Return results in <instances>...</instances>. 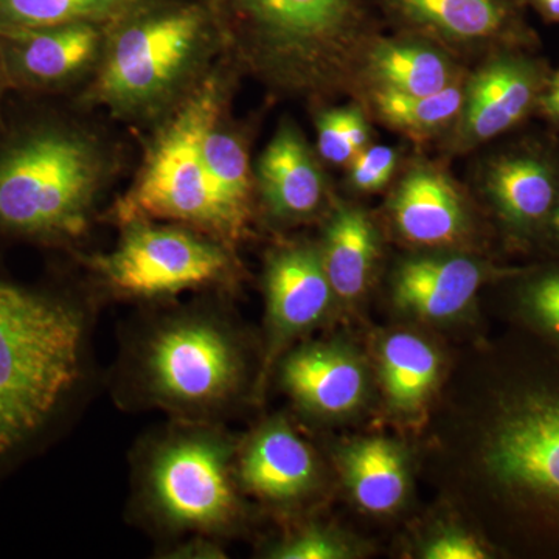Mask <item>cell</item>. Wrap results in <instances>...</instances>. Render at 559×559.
Here are the masks:
<instances>
[{
	"label": "cell",
	"mask_w": 559,
	"mask_h": 559,
	"mask_svg": "<svg viewBox=\"0 0 559 559\" xmlns=\"http://www.w3.org/2000/svg\"><path fill=\"white\" fill-rule=\"evenodd\" d=\"M527 307L540 325L559 336V274L547 275L530 286Z\"/></svg>",
	"instance_id": "f1b7e54d"
},
{
	"label": "cell",
	"mask_w": 559,
	"mask_h": 559,
	"mask_svg": "<svg viewBox=\"0 0 559 559\" xmlns=\"http://www.w3.org/2000/svg\"><path fill=\"white\" fill-rule=\"evenodd\" d=\"M370 72L381 90L428 95L451 86L452 66L440 51L411 43H385L370 57Z\"/></svg>",
	"instance_id": "7402d4cb"
},
{
	"label": "cell",
	"mask_w": 559,
	"mask_h": 559,
	"mask_svg": "<svg viewBox=\"0 0 559 559\" xmlns=\"http://www.w3.org/2000/svg\"><path fill=\"white\" fill-rule=\"evenodd\" d=\"M377 248V234L360 210L342 209L334 215L320 252L333 293L342 299H355L364 293Z\"/></svg>",
	"instance_id": "ac0fdd59"
},
{
	"label": "cell",
	"mask_w": 559,
	"mask_h": 559,
	"mask_svg": "<svg viewBox=\"0 0 559 559\" xmlns=\"http://www.w3.org/2000/svg\"><path fill=\"white\" fill-rule=\"evenodd\" d=\"M536 9L550 21H559V0H533Z\"/></svg>",
	"instance_id": "d6a6232c"
},
{
	"label": "cell",
	"mask_w": 559,
	"mask_h": 559,
	"mask_svg": "<svg viewBox=\"0 0 559 559\" xmlns=\"http://www.w3.org/2000/svg\"><path fill=\"white\" fill-rule=\"evenodd\" d=\"M396 153L389 146H371L353 159L352 180L359 190H380L392 178Z\"/></svg>",
	"instance_id": "4316f807"
},
{
	"label": "cell",
	"mask_w": 559,
	"mask_h": 559,
	"mask_svg": "<svg viewBox=\"0 0 559 559\" xmlns=\"http://www.w3.org/2000/svg\"><path fill=\"white\" fill-rule=\"evenodd\" d=\"M429 559H484L487 554L473 538L463 535H447L433 540L426 550Z\"/></svg>",
	"instance_id": "f546056e"
},
{
	"label": "cell",
	"mask_w": 559,
	"mask_h": 559,
	"mask_svg": "<svg viewBox=\"0 0 559 559\" xmlns=\"http://www.w3.org/2000/svg\"><path fill=\"white\" fill-rule=\"evenodd\" d=\"M369 140V124L355 108L331 109L318 119L320 156L334 165L355 159Z\"/></svg>",
	"instance_id": "484cf974"
},
{
	"label": "cell",
	"mask_w": 559,
	"mask_h": 559,
	"mask_svg": "<svg viewBox=\"0 0 559 559\" xmlns=\"http://www.w3.org/2000/svg\"><path fill=\"white\" fill-rule=\"evenodd\" d=\"M108 25L76 22L0 31V57L13 94L39 98L79 94L98 68Z\"/></svg>",
	"instance_id": "30bf717a"
},
{
	"label": "cell",
	"mask_w": 559,
	"mask_h": 559,
	"mask_svg": "<svg viewBox=\"0 0 559 559\" xmlns=\"http://www.w3.org/2000/svg\"><path fill=\"white\" fill-rule=\"evenodd\" d=\"M463 102L465 94L454 84L428 95H404L385 90L374 94V105L382 119L412 135L433 134L448 127L459 116Z\"/></svg>",
	"instance_id": "d4e9b609"
},
{
	"label": "cell",
	"mask_w": 559,
	"mask_h": 559,
	"mask_svg": "<svg viewBox=\"0 0 559 559\" xmlns=\"http://www.w3.org/2000/svg\"><path fill=\"white\" fill-rule=\"evenodd\" d=\"M135 403L213 423L242 382L240 345L207 305L168 312L140 334L127 364Z\"/></svg>",
	"instance_id": "8992f818"
},
{
	"label": "cell",
	"mask_w": 559,
	"mask_h": 559,
	"mask_svg": "<svg viewBox=\"0 0 559 559\" xmlns=\"http://www.w3.org/2000/svg\"><path fill=\"white\" fill-rule=\"evenodd\" d=\"M554 226H555V230H557L558 235H559V202H558L557 209H555V213H554Z\"/></svg>",
	"instance_id": "e575fe53"
},
{
	"label": "cell",
	"mask_w": 559,
	"mask_h": 559,
	"mask_svg": "<svg viewBox=\"0 0 559 559\" xmlns=\"http://www.w3.org/2000/svg\"><path fill=\"white\" fill-rule=\"evenodd\" d=\"M226 55L223 36L200 0H140L108 25L79 108L150 130L182 105Z\"/></svg>",
	"instance_id": "3957f363"
},
{
	"label": "cell",
	"mask_w": 559,
	"mask_h": 559,
	"mask_svg": "<svg viewBox=\"0 0 559 559\" xmlns=\"http://www.w3.org/2000/svg\"><path fill=\"white\" fill-rule=\"evenodd\" d=\"M140 0H0V31L50 25L112 24Z\"/></svg>",
	"instance_id": "cb8c5ba5"
},
{
	"label": "cell",
	"mask_w": 559,
	"mask_h": 559,
	"mask_svg": "<svg viewBox=\"0 0 559 559\" xmlns=\"http://www.w3.org/2000/svg\"><path fill=\"white\" fill-rule=\"evenodd\" d=\"M238 70L288 92L322 90L347 32L352 0H200Z\"/></svg>",
	"instance_id": "52a82bcc"
},
{
	"label": "cell",
	"mask_w": 559,
	"mask_h": 559,
	"mask_svg": "<svg viewBox=\"0 0 559 559\" xmlns=\"http://www.w3.org/2000/svg\"><path fill=\"white\" fill-rule=\"evenodd\" d=\"M264 290L272 349L318 325L333 294L319 250L308 245L272 250Z\"/></svg>",
	"instance_id": "8fae6325"
},
{
	"label": "cell",
	"mask_w": 559,
	"mask_h": 559,
	"mask_svg": "<svg viewBox=\"0 0 559 559\" xmlns=\"http://www.w3.org/2000/svg\"><path fill=\"white\" fill-rule=\"evenodd\" d=\"M540 105L544 110L557 120L559 123V72L550 81L549 87H547L546 94L540 97Z\"/></svg>",
	"instance_id": "1f68e13d"
},
{
	"label": "cell",
	"mask_w": 559,
	"mask_h": 559,
	"mask_svg": "<svg viewBox=\"0 0 559 559\" xmlns=\"http://www.w3.org/2000/svg\"><path fill=\"white\" fill-rule=\"evenodd\" d=\"M22 97L0 114V241L73 249L123 175V143L91 110Z\"/></svg>",
	"instance_id": "7a4b0ae2"
},
{
	"label": "cell",
	"mask_w": 559,
	"mask_h": 559,
	"mask_svg": "<svg viewBox=\"0 0 559 559\" xmlns=\"http://www.w3.org/2000/svg\"><path fill=\"white\" fill-rule=\"evenodd\" d=\"M135 507L151 527L179 538H219L240 520L229 440L213 423L175 419L135 460Z\"/></svg>",
	"instance_id": "5b68a950"
},
{
	"label": "cell",
	"mask_w": 559,
	"mask_h": 559,
	"mask_svg": "<svg viewBox=\"0 0 559 559\" xmlns=\"http://www.w3.org/2000/svg\"><path fill=\"white\" fill-rule=\"evenodd\" d=\"M393 219L406 240L450 245L465 227V210L447 176L429 168L409 173L392 201Z\"/></svg>",
	"instance_id": "2e32d148"
},
{
	"label": "cell",
	"mask_w": 559,
	"mask_h": 559,
	"mask_svg": "<svg viewBox=\"0 0 559 559\" xmlns=\"http://www.w3.org/2000/svg\"><path fill=\"white\" fill-rule=\"evenodd\" d=\"M278 559H334L342 558L341 547L329 536L308 530L283 543L271 554Z\"/></svg>",
	"instance_id": "83f0119b"
},
{
	"label": "cell",
	"mask_w": 559,
	"mask_h": 559,
	"mask_svg": "<svg viewBox=\"0 0 559 559\" xmlns=\"http://www.w3.org/2000/svg\"><path fill=\"white\" fill-rule=\"evenodd\" d=\"M119 229L109 252L80 255L98 288L114 299L171 300L235 280V249L200 230L165 221H134Z\"/></svg>",
	"instance_id": "ba28073f"
},
{
	"label": "cell",
	"mask_w": 559,
	"mask_h": 559,
	"mask_svg": "<svg viewBox=\"0 0 559 559\" xmlns=\"http://www.w3.org/2000/svg\"><path fill=\"white\" fill-rule=\"evenodd\" d=\"M282 382L305 411L330 417L355 409L366 390L359 364L340 349L323 345L290 353L282 366Z\"/></svg>",
	"instance_id": "9a60e30c"
},
{
	"label": "cell",
	"mask_w": 559,
	"mask_h": 559,
	"mask_svg": "<svg viewBox=\"0 0 559 559\" xmlns=\"http://www.w3.org/2000/svg\"><path fill=\"white\" fill-rule=\"evenodd\" d=\"M480 282V267L471 260H411L396 275L395 301L423 319H450L465 310Z\"/></svg>",
	"instance_id": "e0dca14e"
},
{
	"label": "cell",
	"mask_w": 559,
	"mask_h": 559,
	"mask_svg": "<svg viewBox=\"0 0 559 559\" xmlns=\"http://www.w3.org/2000/svg\"><path fill=\"white\" fill-rule=\"evenodd\" d=\"M253 176L263 207L280 223H300L322 209L325 178L307 140L290 121L280 124Z\"/></svg>",
	"instance_id": "7c38bea8"
},
{
	"label": "cell",
	"mask_w": 559,
	"mask_h": 559,
	"mask_svg": "<svg viewBox=\"0 0 559 559\" xmlns=\"http://www.w3.org/2000/svg\"><path fill=\"white\" fill-rule=\"evenodd\" d=\"M538 92V75L525 61L502 58L471 81L462 108V134L469 143L485 142L527 116Z\"/></svg>",
	"instance_id": "5bb4252c"
},
{
	"label": "cell",
	"mask_w": 559,
	"mask_h": 559,
	"mask_svg": "<svg viewBox=\"0 0 559 559\" xmlns=\"http://www.w3.org/2000/svg\"><path fill=\"white\" fill-rule=\"evenodd\" d=\"M11 91L9 76H7L5 66H3L2 57H0V114L5 108V103L9 100Z\"/></svg>",
	"instance_id": "836d02e7"
},
{
	"label": "cell",
	"mask_w": 559,
	"mask_h": 559,
	"mask_svg": "<svg viewBox=\"0 0 559 559\" xmlns=\"http://www.w3.org/2000/svg\"><path fill=\"white\" fill-rule=\"evenodd\" d=\"M500 487L559 525V390H528L500 414L487 448Z\"/></svg>",
	"instance_id": "9c48e42d"
},
{
	"label": "cell",
	"mask_w": 559,
	"mask_h": 559,
	"mask_svg": "<svg viewBox=\"0 0 559 559\" xmlns=\"http://www.w3.org/2000/svg\"><path fill=\"white\" fill-rule=\"evenodd\" d=\"M240 487L272 503H293L314 487L318 465L307 441L288 423L272 421L257 430L238 455Z\"/></svg>",
	"instance_id": "4fadbf2b"
},
{
	"label": "cell",
	"mask_w": 559,
	"mask_h": 559,
	"mask_svg": "<svg viewBox=\"0 0 559 559\" xmlns=\"http://www.w3.org/2000/svg\"><path fill=\"white\" fill-rule=\"evenodd\" d=\"M415 24L452 39H480L502 31L511 10L506 0H390Z\"/></svg>",
	"instance_id": "44dd1931"
},
{
	"label": "cell",
	"mask_w": 559,
	"mask_h": 559,
	"mask_svg": "<svg viewBox=\"0 0 559 559\" xmlns=\"http://www.w3.org/2000/svg\"><path fill=\"white\" fill-rule=\"evenodd\" d=\"M168 558H221L224 557V551L213 538H205V536H189V538L180 540L176 547H171L167 551Z\"/></svg>",
	"instance_id": "4dcf8cb0"
},
{
	"label": "cell",
	"mask_w": 559,
	"mask_h": 559,
	"mask_svg": "<svg viewBox=\"0 0 559 559\" xmlns=\"http://www.w3.org/2000/svg\"><path fill=\"white\" fill-rule=\"evenodd\" d=\"M84 330L75 301L0 278V459L46 428L75 388Z\"/></svg>",
	"instance_id": "277c9868"
},
{
	"label": "cell",
	"mask_w": 559,
	"mask_h": 559,
	"mask_svg": "<svg viewBox=\"0 0 559 559\" xmlns=\"http://www.w3.org/2000/svg\"><path fill=\"white\" fill-rule=\"evenodd\" d=\"M345 477L353 496L371 513L396 509L406 495L403 455L388 440L360 441L344 454Z\"/></svg>",
	"instance_id": "ffe728a7"
},
{
	"label": "cell",
	"mask_w": 559,
	"mask_h": 559,
	"mask_svg": "<svg viewBox=\"0 0 559 559\" xmlns=\"http://www.w3.org/2000/svg\"><path fill=\"white\" fill-rule=\"evenodd\" d=\"M381 369L393 406L412 411L426 400L436 385L439 356L428 342L414 334H393L382 345Z\"/></svg>",
	"instance_id": "603a6c76"
},
{
	"label": "cell",
	"mask_w": 559,
	"mask_h": 559,
	"mask_svg": "<svg viewBox=\"0 0 559 559\" xmlns=\"http://www.w3.org/2000/svg\"><path fill=\"white\" fill-rule=\"evenodd\" d=\"M227 55L182 105L148 130L127 190L100 218L182 224L237 249L255 213L248 140L231 119L235 79Z\"/></svg>",
	"instance_id": "6da1fadb"
},
{
	"label": "cell",
	"mask_w": 559,
	"mask_h": 559,
	"mask_svg": "<svg viewBox=\"0 0 559 559\" xmlns=\"http://www.w3.org/2000/svg\"><path fill=\"white\" fill-rule=\"evenodd\" d=\"M488 191L510 223L530 226L550 212L555 179L544 162L530 156L507 157L488 173Z\"/></svg>",
	"instance_id": "d6986e66"
}]
</instances>
